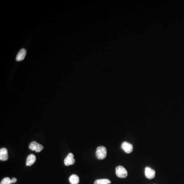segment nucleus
<instances>
[{
  "label": "nucleus",
  "instance_id": "1",
  "mask_svg": "<svg viewBox=\"0 0 184 184\" xmlns=\"http://www.w3.org/2000/svg\"><path fill=\"white\" fill-rule=\"evenodd\" d=\"M96 155L97 158L99 160L104 159L107 156V149L104 146H99L97 148Z\"/></svg>",
  "mask_w": 184,
  "mask_h": 184
},
{
  "label": "nucleus",
  "instance_id": "2",
  "mask_svg": "<svg viewBox=\"0 0 184 184\" xmlns=\"http://www.w3.org/2000/svg\"><path fill=\"white\" fill-rule=\"evenodd\" d=\"M116 174L119 178H125L128 177V172L124 167L122 166H118L116 168Z\"/></svg>",
  "mask_w": 184,
  "mask_h": 184
},
{
  "label": "nucleus",
  "instance_id": "3",
  "mask_svg": "<svg viewBox=\"0 0 184 184\" xmlns=\"http://www.w3.org/2000/svg\"><path fill=\"white\" fill-rule=\"evenodd\" d=\"M75 162V160L74 159V154L72 153H69L67 157H65L64 161L65 165L67 166L70 165H73Z\"/></svg>",
  "mask_w": 184,
  "mask_h": 184
},
{
  "label": "nucleus",
  "instance_id": "4",
  "mask_svg": "<svg viewBox=\"0 0 184 184\" xmlns=\"http://www.w3.org/2000/svg\"><path fill=\"white\" fill-rule=\"evenodd\" d=\"M145 177L148 179L152 180L153 178H155L156 172L153 169H152V168L148 167H147L145 168Z\"/></svg>",
  "mask_w": 184,
  "mask_h": 184
},
{
  "label": "nucleus",
  "instance_id": "5",
  "mask_svg": "<svg viewBox=\"0 0 184 184\" xmlns=\"http://www.w3.org/2000/svg\"><path fill=\"white\" fill-rule=\"evenodd\" d=\"M121 147L123 150L127 153H131L133 151V146L132 144L127 142H124L121 145Z\"/></svg>",
  "mask_w": 184,
  "mask_h": 184
},
{
  "label": "nucleus",
  "instance_id": "6",
  "mask_svg": "<svg viewBox=\"0 0 184 184\" xmlns=\"http://www.w3.org/2000/svg\"><path fill=\"white\" fill-rule=\"evenodd\" d=\"M8 159V155L7 149L2 148L0 149V160L3 161H6Z\"/></svg>",
  "mask_w": 184,
  "mask_h": 184
},
{
  "label": "nucleus",
  "instance_id": "7",
  "mask_svg": "<svg viewBox=\"0 0 184 184\" xmlns=\"http://www.w3.org/2000/svg\"><path fill=\"white\" fill-rule=\"evenodd\" d=\"M27 52L25 49H22L21 50H19V52H18V54L16 55V61H22L24 60L25 57Z\"/></svg>",
  "mask_w": 184,
  "mask_h": 184
},
{
  "label": "nucleus",
  "instance_id": "8",
  "mask_svg": "<svg viewBox=\"0 0 184 184\" xmlns=\"http://www.w3.org/2000/svg\"><path fill=\"white\" fill-rule=\"evenodd\" d=\"M36 157L34 154H31L28 156L26 160V165L27 166H31L36 162Z\"/></svg>",
  "mask_w": 184,
  "mask_h": 184
},
{
  "label": "nucleus",
  "instance_id": "9",
  "mask_svg": "<svg viewBox=\"0 0 184 184\" xmlns=\"http://www.w3.org/2000/svg\"><path fill=\"white\" fill-rule=\"evenodd\" d=\"M69 182L71 184H78L79 183V178L76 174H72L69 178Z\"/></svg>",
  "mask_w": 184,
  "mask_h": 184
},
{
  "label": "nucleus",
  "instance_id": "10",
  "mask_svg": "<svg viewBox=\"0 0 184 184\" xmlns=\"http://www.w3.org/2000/svg\"><path fill=\"white\" fill-rule=\"evenodd\" d=\"M111 182L108 179H98L95 181L94 184H110Z\"/></svg>",
  "mask_w": 184,
  "mask_h": 184
},
{
  "label": "nucleus",
  "instance_id": "11",
  "mask_svg": "<svg viewBox=\"0 0 184 184\" xmlns=\"http://www.w3.org/2000/svg\"><path fill=\"white\" fill-rule=\"evenodd\" d=\"M39 143H37L36 141H33L32 142H31L29 145V148L31 149V150H36V147H37V145Z\"/></svg>",
  "mask_w": 184,
  "mask_h": 184
},
{
  "label": "nucleus",
  "instance_id": "12",
  "mask_svg": "<svg viewBox=\"0 0 184 184\" xmlns=\"http://www.w3.org/2000/svg\"><path fill=\"white\" fill-rule=\"evenodd\" d=\"M11 180H10V178H5L2 180L1 184H11Z\"/></svg>",
  "mask_w": 184,
  "mask_h": 184
},
{
  "label": "nucleus",
  "instance_id": "13",
  "mask_svg": "<svg viewBox=\"0 0 184 184\" xmlns=\"http://www.w3.org/2000/svg\"><path fill=\"white\" fill-rule=\"evenodd\" d=\"M43 146L42 145V144H38L35 151L37 153H40L43 149Z\"/></svg>",
  "mask_w": 184,
  "mask_h": 184
},
{
  "label": "nucleus",
  "instance_id": "14",
  "mask_svg": "<svg viewBox=\"0 0 184 184\" xmlns=\"http://www.w3.org/2000/svg\"><path fill=\"white\" fill-rule=\"evenodd\" d=\"M16 181H17V180H16V178H12V179H11V184H12V183H15V182H16Z\"/></svg>",
  "mask_w": 184,
  "mask_h": 184
}]
</instances>
